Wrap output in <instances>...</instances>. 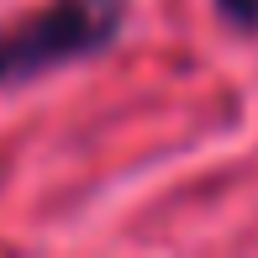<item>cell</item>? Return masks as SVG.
Here are the masks:
<instances>
[{"label": "cell", "mask_w": 258, "mask_h": 258, "mask_svg": "<svg viewBox=\"0 0 258 258\" xmlns=\"http://www.w3.org/2000/svg\"><path fill=\"white\" fill-rule=\"evenodd\" d=\"M126 0H48V11L27 16L0 37V90L100 53L105 42H116Z\"/></svg>", "instance_id": "obj_1"}, {"label": "cell", "mask_w": 258, "mask_h": 258, "mask_svg": "<svg viewBox=\"0 0 258 258\" xmlns=\"http://www.w3.org/2000/svg\"><path fill=\"white\" fill-rule=\"evenodd\" d=\"M216 11L242 32H258V0H216Z\"/></svg>", "instance_id": "obj_2"}]
</instances>
